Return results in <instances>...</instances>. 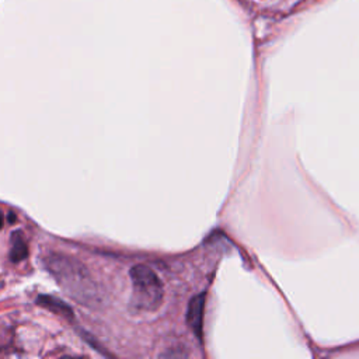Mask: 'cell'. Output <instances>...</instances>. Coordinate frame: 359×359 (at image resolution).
Returning <instances> with one entry per match:
<instances>
[{
  "label": "cell",
  "instance_id": "1",
  "mask_svg": "<svg viewBox=\"0 0 359 359\" xmlns=\"http://www.w3.org/2000/svg\"><path fill=\"white\" fill-rule=\"evenodd\" d=\"M45 264L49 273L72 299L84 306H94L100 300L97 285L80 261L56 252L48 255Z\"/></svg>",
  "mask_w": 359,
  "mask_h": 359
},
{
  "label": "cell",
  "instance_id": "2",
  "mask_svg": "<svg viewBox=\"0 0 359 359\" xmlns=\"http://www.w3.org/2000/svg\"><path fill=\"white\" fill-rule=\"evenodd\" d=\"M130 306L137 311H154L163 302V285L158 276L146 265H135L130 272Z\"/></svg>",
  "mask_w": 359,
  "mask_h": 359
},
{
  "label": "cell",
  "instance_id": "3",
  "mask_svg": "<svg viewBox=\"0 0 359 359\" xmlns=\"http://www.w3.org/2000/svg\"><path fill=\"white\" fill-rule=\"evenodd\" d=\"M202 310H203V296H196L191 300L188 309V323L198 337L201 335L202 325Z\"/></svg>",
  "mask_w": 359,
  "mask_h": 359
},
{
  "label": "cell",
  "instance_id": "4",
  "mask_svg": "<svg viewBox=\"0 0 359 359\" xmlns=\"http://www.w3.org/2000/svg\"><path fill=\"white\" fill-rule=\"evenodd\" d=\"M27 255H28V247H27V243H25L24 237L21 236L20 231L13 233L10 259L13 262H18V261H22Z\"/></svg>",
  "mask_w": 359,
  "mask_h": 359
},
{
  "label": "cell",
  "instance_id": "5",
  "mask_svg": "<svg viewBox=\"0 0 359 359\" xmlns=\"http://www.w3.org/2000/svg\"><path fill=\"white\" fill-rule=\"evenodd\" d=\"M38 304H41L42 307H46L50 311H55L56 314H62L66 317H72V314H73L69 306H66L62 300L55 299L52 296H39Z\"/></svg>",
  "mask_w": 359,
  "mask_h": 359
},
{
  "label": "cell",
  "instance_id": "6",
  "mask_svg": "<svg viewBox=\"0 0 359 359\" xmlns=\"http://www.w3.org/2000/svg\"><path fill=\"white\" fill-rule=\"evenodd\" d=\"M1 226H3V213L0 212V229H1Z\"/></svg>",
  "mask_w": 359,
  "mask_h": 359
}]
</instances>
